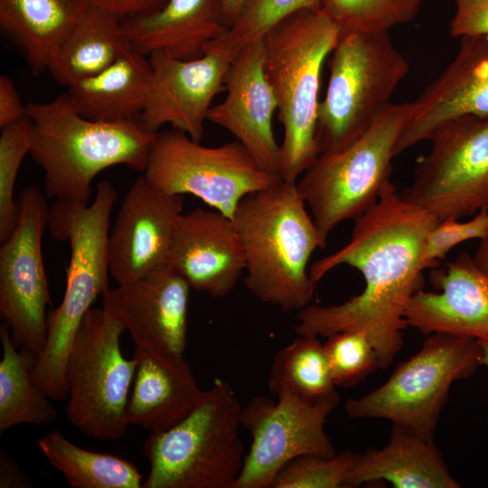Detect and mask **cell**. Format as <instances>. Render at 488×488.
I'll use <instances>...</instances> for the list:
<instances>
[{"label":"cell","instance_id":"cell-1","mask_svg":"<svg viewBox=\"0 0 488 488\" xmlns=\"http://www.w3.org/2000/svg\"><path fill=\"white\" fill-rule=\"evenodd\" d=\"M354 221L348 243L315 261L309 275L316 286L331 270L347 265L362 275L364 289L339 305H308L297 312L295 329L298 335L326 338L362 332L373 345L380 368L386 369L403 344L405 308L422 287V252L439 221L404 201L390 180L378 201Z\"/></svg>","mask_w":488,"mask_h":488},{"label":"cell","instance_id":"cell-2","mask_svg":"<svg viewBox=\"0 0 488 488\" xmlns=\"http://www.w3.org/2000/svg\"><path fill=\"white\" fill-rule=\"evenodd\" d=\"M232 221L244 252L248 290L284 311L310 305L316 286L308 262L324 245L296 183L280 180L247 194Z\"/></svg>","mask_w":488,"mask_h":488},{"label":"cell","instance_id":"cell-3","mask_svg":"<svg viewBox=\"0 0 488 488\" xmlns=\"http://www.w3.org/2000/svg\"><path fill=\"white\" fill-rule=\"evenodd\" d=\"M26 115L33 125L30 155L43 171L45 196L55 200L88 204L93 179L113 165L145 172L156 135L139 120L88 119L68 92L27 103Z\"/></svg>","mask_w":488,"mask_h":488},{"label":"cell","instance_id":"cell-4","mask_svg":"<svg viewBox=\"0 0 488 488\" xmlns=\"http://www.w3.org/2000/svg\"><path fill=\"white\" fill-rule=\"evenodd\" d=\"M117 198L114 186L102 181L90 205L55 200L49 210L48 229L55 239L70 242V258L62 300L47 314L46 343L32 380L54 400L68 399L65 367L73 338L94 300L109 287V219Z\"/></svg>","mask_w":488,"mask_h":488},{"label":"cell","instance_id":"cell-5","mask_svg":"<svg viewBox=\"0 0 488 488\" xmlns=\"http://www.w3.org/2000/svg\"><path fill=\"white\" fill-rule=\"evenodd\" d=\"M340 36L322 9L296 12L261 38L264 70L283 126L282 180L296 183L319 155L316 140L324 63Z\"/></svg>","mask_w":488,"mask_h":488},{"label":"cell","instance_id":"cell-6","mask_svg":"<svg viewBox=\"0 0 488 488\" xmlns=\"http://www.w3.org/2000/svg\"><path fill=\"white\" fill-rule=\"evenodd\" d=\"M240 405L231 385L217 378L179 423L151 432L142 488H234L242 470Z\"/></svg>","mask_w":488,"mask_h":488},{"label":"cell","instance_id":"cell-7","mask_svg":"<svg viewBox=\"0 0 488 488\" xmlns=\"http://www.w3.org/2000/svg\"><path fill=\"white\" fill-rule=\"evenodd\" d=\"M412 102L391 103L345 148L320 154L296 181L324 248L341 223L355 220L379 199L390 181L398 143Z\"/></svg>","mask_w":488,"mask_h":488},{"label":"cell","instance_id":"cell-8","mask_svg":"<svg viewBox=\"0 0 488 488\" xmlns=\"http://www.w3.org/2000/svg\"><path fill=\"white\" fill-rule=\"evenodd\" d=\"M325 97L319 104V155L342 150L391 104L409 72L389 33H345L331 52Z\"/></svg>","mask_w":488,"mask_h":488},{"label":"cell","instance_id":"cell-9","mask_svg":"<svg viewBox=\"0 0 488 488\" xmlns=\"http://www.w3.org/2000/svg\"><path fill=\"white\" fill-rule=\"evenodd\" d=\"M482 364L476 339L443 333L427 334L420 350L401 362L379 388L344 406L352 418L389 420L433 441L451 385L471 377Z\"/></svg>","mask_w":488,"mask_h":488},{"label":"cell","instance_id":"cell-10","mask_svg":"<svg viewBox=\"0 0 488 488\" xmlns=\"http://www.w3.org/2000/svg\"><path fill=\"white\" fill-rule=\"evenodd\" d=\"M125 331L103 308H90L73 338L65 367L66 416L88 436L115 440L129 426L127 408L137 361L121 352Z\"/></svg>","mask_w":488,"mask_h":488},{"label":"cell","instance_id":"cell-11","mask_svg":"<svg viewBox=\"0 0 488 488\" xmlns=\"http://www.w3.org/2000/svg\"><path fill=\"white\" fill-rule=\"evenodd\" d=\"M144 176L160 192L194 195L231 219L243 197L282 180L237 140L204 146L174 129L156 133Z\"/></svg>","mask_w":488,"mask_h":488},{"label":"cell","instance_id":"cell-12","mask_svg":"<svg viewBox=\"0 0 488 488\" xmlns=\"http://www.w3.org/2000/svg\"><path fill=\"white\" fill-rule=\"evenodd\" d=\"M428 152L416 163L401 198L438 221L488 209V115H465L439 125Z\"/></svg>","mask_w":488,"mask_h":488},{"label":"cell","instance_id":"cell-13","mask_svg":"<svg viewBox=\"0 0 488 488\" xmlns=\"http://www.w3.org/2000/svg\"><path fill=\"white\" fill-rule=\"evenodd\" d=\"M339 394L310 401L290 393L252 398L241 412V427L252 436L234 488H272L279 471L305 455L332 456L336 451L324 430Z\"/></svg>","mask_w":488,"mask_h":488},{"label":"cell","instance_id":"cell-14","mask_svg":"<svg viewBox=\"0 0 488 488\" xmlns=\"http://www.w3.org/2000/svg\"><path fill=\"white\" fill-rule=\"evenodd\" d=\"M18 202V222L0 248V317L14 344L38 355L47 338L46 307L52 305L42 256L50 208L35 185L24 189Z\"/></svg>","mask_w":488,"mask_h":488},{"label":"cell","instance_id":"cell-15","mask_svg":"<svg viewBox=\"0 0 488 488\" xmlns=\"http://www.w3.org/2000/svg\"><path fill=\"white\" fill-rule=\"evenodd\" d=\"M190 286L164 265L103 293V309L131 335L136 349L184 357Z\"/></svg>","mask_w":488,"mask_h":488},{"label":"cell","instance_id":"cell-16","mask_svg":"<svg viewBox=\"0 0 488 488\" xmlns=\"http://www.w3.org/2000/svg\"><path fill=\"white\" fill-rule=\"evenodd\" d=\"M147 57L152 80L140 123L152 133L169 124L200 142L212 100L225 89L230 61L211 52L192 60H181L165 51Z\"/></svg>","mask_w":488,"mask_h":488},{"label":"cell","instance_id":"cell-17","mask_svg":"<svg viewBox=\"0 0 488 488\" xmlns=\"http://www.w3.org/2000/svg\"><path fill=\"white\" fill-rule=\"evenodd\" d=\"M183 200L156 190L144 175L135 181L108 235L109 273L118 284L166 265Z\"/></svg>","mask_w":488,"mask_h":488},{"label":"cell","instance_id":"cell-18","mask_svg":"<svg viewBox=\"0 0 488 488\" xmlns=\"http://www.w3.org/2000/svg\"><path fill=\"white\" fill-rule=\"evenodd\" d=\"M224 85L226 96L211 106L207 120L233 135L263 169L279 175L280 145L273 131L277 104L264 70L262 39L235 55Z\"/></svg>","mask_w":488,"mask_h":488},{"label":"cell","instance_id":"cell-19","mask_svg":"<svg viewBox=\"0 0 488 488\" xmlns=\"http://www.w3.org/2000/svg\"><path fill=\"white\" fill-rule=\"evenodd\" d=\"M166 265L191 289L224 297L245 271L241 241L231 218L196 208L180 216Z\"/></svg>","mask_w":488,"mask_h":488},{"label":"cell","instance_id":"cell-20","mask_svg":"<svg viewBox=\"0 0 488 488\" xmlns=\"http://www.w3.org/2000/svg\"><path fill=\"white\" fill-rule=\"evenodd\" d=\"M465 115H488V36L459 38L455 57L412 101L397 155L427 140L442 123Z\"/></svg>","mask_w":488,"mask_h":488},{"label":"cell","instance_id":"cell-21","mask_svg":"<svg viewBox=\"0 0 488 488\" xmlns=\"http://www.w3.org/2000/svg\"><path fill=\"white\" fill-rule=\"evenodd\" d=\"M438 292L420 289L408 302V325L425 335L443 333L488 340V275L465 252L431 272Z\"/></svg>","mask_w":488,"mask_h":488},{"label":"cell","instance_id":"cell-22","mask_svg":"<svg viewBox=\"0 0 488 488\" xmlns=\"http://www.w3.org/2000/svg\"><path fill=\"white\" fill-rule=\"evenodd\" d=\"M121 23L132 51H165L181 60L201 57L229 28L221 0H169L157 12Z\"/></svg>","mask_w":488,"mask_h":488},{"label":"cell","instance_id":"cell-23","mask_svg":"<svg viewBox=\"0 0 488 488\" xmlns=\"http://www.w3.org/2000/svg\"><path fill=\"white\" fill-rule=\"evenodd\" d=\"M136 369L129 395V425L150 432L167 430L183 419L198 404L203 390L184 359L135 350Z\"/></svg>","mask_w":488,"mask_h":488},{"label":"cell","instance_id":"cell-24","mask_svg":"<svg viewBox=\"0 0 488 488\" xmlns=\"http://www.w3.org/2000/svg\"><path fill=\"white\" fill-rule=\"evenodd\" d=\"M389 482L395 488H459L433 441L393 425L389 443L359 454L346 487Z\"/></svg>","mask_w":488,"mask_h":488},{"label":"cell","instance_id":"cell-25","mask_svg":"<svg viewBox=\"0 0 488 488\" xmlns=\"http://www.w3.org/2000/svg\"><path fill=\"white\" fill-rule=\"evenodd\" d=\"M148 57L129 50L100 72L68 88L84 117L102 122L139 120L150 91Z\"/></svg>","mask_w":488,"mask_h":488},{"label":"cell","instance_id":"cell-26","mask_svg":"<svg viewBox=\"0 0 488 488\" xmlns=\"http://www.w3.org/2000/svg\"><path fill=\"white\" fill-rule=\"evenodd\" d=\"M129 50L121 21L88 7L52 50L46 70L69 88L105 70Z\"/></svg>","mask_w":488,"mask_h":488},{"label":"cell","instance_id":"cell-27","mask_svg":"<svg viewBox=\"0 0 488 488\" xmlns=\"http://www.w3.org/2000/svg\"><path fill=\"white\" fill-rule=\"evenodd\" d=\"M87 9L84 0H0V28L36 76Z\"/></svg>","mask_w":488,"mask_h":488},{"label":"cell","instance_id":"cell-28","mask_svg":"<svg viewBox=\"0 0 488 488\" xmlns=\"http://www.w3.org/2000/svg\"><path fill=\"white\" fill-rule=\"evenodd\" d=\"M3 357L0 361V431L20 424H47L57 419L50 398L33 382L37 354L27 348L17 352L9 325H0Z\"/></svg>","mask_w":488,"mask_h":488},{"label":"cell","instance_id":"cell-29","mask_svg":"<svg viewBox=\"0 0 488 488\" xmlns=\"http://www.w3.org/2000/svg\"><path fill=\"white\" fill-rule=\"evenodd\" d=\"M38 446L73 488H142V475L132 463L81 448L57 430L40 438Z\"/></svg>","mask_w":488,"mask_h":488},{"label":"cell","instance_id":"cell-30","mask_svg":"<svg viewBox=\"0 0 488 488\" xmlns=\"http://www.w3.org/2000/svg\"><path fill=\"white\" fill-rule=\"evenodd\" d=\"M267 385L276 397L290 393L310 401L335 391L324 343L317 336L298 335L276 354Z\"/></svg>","mask_w":488,"mask_h":488},{"label":"cell","instance_id":"cell-31","mask_svg":"<svg viewBox=\"0 0 488 488\" xmlns=\"http://www.w3.org/2000/svg\"><path fill=\"white\" fill-rule=\"evenodd\" d=\"M322 0H244L228 30L211 42L205 52L230 61L246 45L256 42L276 23L304 9H321Z\"/></svg>","mask_w":488,"mask_h":488},{"label":"cell","instance_id":"cell-32","mask_svg":"<svg viewBox=\"0 0 488 488\" xmlns=\"http://www.w3.org/2000/svg\"><path fill=\"white\" fill-rule=\"evenodd\" d=\"M423 0H322L321 9L345 33H382L413 21Z\"/></svg>","mask_w":488,"mask_h":488},{"label":"cell","instance_id":"cell-33","mask_svg":"<svg viewBox=\"0 0 488 488\" xmlns=\"http://www.w3.org/2000/svg\"><path fill=\"white\" fill-rule=\"evenodd\" d=\"M33 125L27 115L1 128L0 136V240L14 231L19 219V202L14 187L23 157L30 154Z\"/></svg>","mask_w":488,"mask_h":488},{"label":"cell","instance_id":"cell-34","mask_svg":"<svg viewBox=\"0 0 488 488\" xmlns=\"http://www.w3.org/2000/svg\"><path fill=\"white\" fill-rule=\"evenodd\" d=\"M359 454L348 450L332 456L305 455L287 463L277 474L272 488L346 487Z\"/></svg>","mask_w":488,"mask_h":488},{"label":"cell","instance_id":"cell-35","mask_svg":"<svg viewBox=\"0 0 488 488\" xmlns=\"http://www.w3.org/2000/svg\"><path fill=\"white\" fill-rule=\"evenodd\" d=\"M324 345L335 386L355 385L380 368L373 345L362 332L336 333Z\"/></svg>","mask_w":488,"mask_h":488},{"label":"cell","instance_id":"cell-36","mask_svg":"<svg viewBox=\"0 0 488 488\" xmlns=\"http://www.w3.org/2000/svg\"><path fill=\"white\" fill-rule=\"evenodd\" d=\"M458 220L439 221L429 231L420 260L423 270L436 267L454 247L469 239H482L488 233V209L480 211L467 221Z\"/></svg>","mask_w":488,"mask_h":488},{"label":"cell","instance_id":"cell-37","mask_svg":"<svg viewBox=\"0 0 488 488\" xmlns=\"http://www.w3.org/2000/svg\"><path fill=\"white\" fill-rule=\"evenodd\" d=\"M455 14L449 23L453 38L488 36V0H453Z\"/></svg>","mask_w":488,"mask_h":488},{"label":"cell","instance_id":"cell-38","mask_svg":"<svg viewBox=\"0 0 488 488\" xmlns=\"http://www.w3.org/2000/svg\"><path fill=\"white\" fill-rule=\"evenodd\" d=\"M169 0H84L88 7L117 19L150 14L163 8Z\"/></svg>","mask_w":488,"mask_h":488},{"label":"cell","instance_id":"cell-39","mask_svg":"<svg viewBox=\"0 0 488 488\" xmlns=\"http://www.w3.org/2000/svg\"><path fill=\"white\" fill-rule=\"evenodd\" d=\"M26 116V105L17 93L13 80L7 76H0V128H3Z\"/></svg>","mask_w":488,"mask_h":488},{"label":"cell","instance_id":"cell-40","mask_svg":"<svg viewBox=\"0 0 488 488\" xmlns=\"http://www.w3.org/2000/svg\"><path fill=\"white\" fill-rule=\"evenodd\" d=\"M30 480L16 461L4 449L0 450V488H27Z\"/></svg>","mask_w":488,"mask_h":488},{"label":"cell","instance_id":"cell-41","mask_svg":"<svg viewBox=\"0 0 488 488\" xmlns=\"http://www.w3.org/2000/svg\"><path fill=\"white\" fill-rule=\"evenodd\" d=\"M474 263L488 275V233L480 239V244L473 257Z\"/></svg>","mask_w":488,"mask_h":488},{"label":"cell","instance_id":"cell-42","mask_svg":"<svg viewBox=\"0 0 488 488\" xmlns=\"http://www.w3.org/2000/svg\"><path fill=\"white\" fill-rule=\"evenodd\" d=\"M225 20L229 27L237 19L244 0H221Z\"/></svg>","mask_w":488,"mask_h":488},{"label":"cell","instance_id":"cell-43","mask_svg":"<svg viewBox=\"0 0 488 488\" xmlns=\"http://www.w3.org/2000/svg\"><path fill=\"white\" fill-rule=\"evenodd\" d=\"M482 350V364L488 367V340H477Z\"/></svg>","mask_w":488,"mask_h":488}]
</instances>
